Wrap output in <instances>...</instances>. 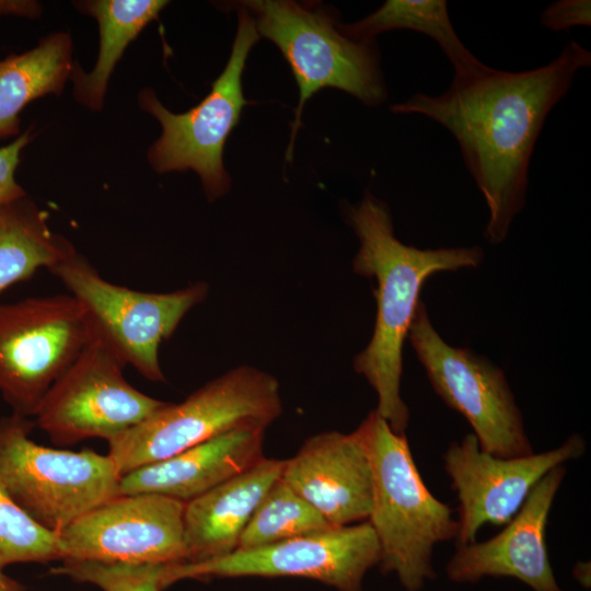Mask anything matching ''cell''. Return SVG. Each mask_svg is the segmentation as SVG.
I'll return each instance as SVG.
<instances>
[{"label": "cell", "mask_w": 591, "mask_h": 591, "mask_svg": "<svg viewBox=\"0 0 591 591\" xmlns=\"http://www.w3.org/2000/svg\"><path fill=\"white\" fill-rule=\"evenodd\" d=\"M590 65L591 53L570 40L545 66L453 77L439 95L418 92L391 106L396 114L426 116L454 137L488 207V243H501L524 207L530 161L544 123L577 72Z\"/></svg>", "instance_id": "obj_1"}, {"label": "cell", "mask_w": 591, "mask_h": 591, "mask_svg": "<svg viewBox=\"0 0 591 591\" xmlns=\"http://www.w3.org/2000/svg\"><path fill=\"white\" fill-rule=\"evenodd\" d=\"M71 39L55 33L33 49L0 59V140L19 134L21 111L46 94H59L73 63Z\"/></svg>", "instance_id": "obj_19"}, {"label": "cell", "mask_w": 591, "mask_h": 591, "mask_svg": "<svg viewBox=\"0 0 591 591\" xmlns=\"http://www.w3.org/2000/svg\"><path fill=\"white\" fill-rule=\"evenodd\" d=\"M541 24L552 31H567L573 26H590V0H559L541 13Z\"/></svg>", "instance_id": "obj_26"}, {"label": "cell", "mask_w": 591, "mask_h": 591, "mask_svg": "<svg viewBox=\"0 0 591 591\" xmlns=\"http://www.w3.org/2000/svg\"><path fill=\"white\" fill-rule=\"evenodd\" d=\"M31 139L32 135L26 131L13 142L0 148V206L26 196L16 183L14 173L20 163L21 151Z\"/></svg>", "instance_id": "obj_27"}, {"label": "cell", "mask_w": 591, "mask_h": 591, "mask_svg": "<svg viewBox=\"0 0 591 591\" xmlns=\"http://www.w3.org/2000/svg\"><path fill=\"white\" fill-rule=\"evenodd\" d=\"M266 429L242 427L120 477L119 495L158 494L187 502L263 457Z\"/></svg>", "instance_id": "obj_17"}, {"label": "cell", "mask_w": 591, "mask_h": 591, "mask_svg": "<svg viewBox=\"0 0 591 591\" xmlns=\"http://www.w3.org/2000/svg\"><path fill=\"white\" fill-rule=\"evenodd\" d=\"M331 526L318 510L279 478L260 500L236 549L265 546Z\"/></svg>", "instance_id": "obj_23"}, {"label": "cell", "mask_w": 591, "mask_h": 591, "mask_svg": "<svg viewBox=\"0 0 591 591\" xmlns=\"http://www.w3.org/2000/svg\"><path fill=\"white\" fill-rule=\"evenodd\" d=\"M339 31L356 42H371L382 32L412 30L432 38L454 68V77L472 78L491 67L477 59L462 43L450 20L444 0H387L376 11Z\"/></svg>", "instance_id": "obj_20"}, {"label": "cell", "mask_w": 591, "mask_h": 591, "mask_svg": "<svg viewBox=\"0 0 591 591\" xmlns=\"http://www.w3.org/2000/svg\"><path fill=\"white\" fill-rule=\"evenodd\" d=\"M61 559L58 534L36 522L0 484V570L12 564Z\"/></svg>", "instance_id": "obj_24"}, {"label": "cell", "mask_w": 591, "mask_h": 591, "mask_svg": "<svg viewBox=\"0 0 591 591\" xmlns=\"http://www.w3.org/2000/svg\"><path fill=\"white\" fill-rule=\"evenodd\" d=\"M0 591H26V586L0 570Z\"/></svg>", "instance_id": "obj_28"}, {"label": "cell", "mask_w": 591, "mask_h": 591, "mask_svg": "<svg viewBox=\"0 0 591 591\" xmlns=\"http://www.w3.org/2000/svg\"><path fill=\"white\" fill-rule=\"evenodd\" d=\"M358 429L371 463L368 522L379 543V564L383 572H395L407 591H419L434 577V545L456 538L457 520L425 485L405 433L394 432L375 409Z\"/></svg>", "instance_id": "obj_3"}, {"label": "cell", "mask_w": 591, "mask_h": 591, "mask_svg": "<svg viewBox=\"0 0 591 591\" xmlns=\"http://www.w3.org/2000/svg\"><path fill=\"white\" fill-rule=\"evenodd\" d=\"M59 567L50 570L65 575L77 582L97 586L103 591H162L164 587L162 564L102 563L93 560L62 559Z\"/></svg>", "instance_id": "obj_25"}, {"label": "cell", "mask_w": 591, "mask_h": 591, "mask_svg": "<svg viewBox=\"0 0 591 591\" xmlns=\"http://www.w3.org/2000/svg\"><path fill=\"white\" fill-rule=\"evenodd\" d=\"M586 441L570 436L556 449L518 457H498L479 448L474 433L450 444L443 464L459 500L456 545L476 541L487 524H507L534 486L553 468L586 452Z\"/></svg>", "instance_id": "obj_14"}, {"label": "cell", "mask_w": 591, "mask_h": 591, "mask_svg": "<svg viewBox=\"0 0 591 591\" xmlns=\"http://www.w3.org/2000/svg\"><path fill=\"white\" fill-rule=\"evenodd\" d=\"M333 526L369 518L372 471L360 430L310 437L285 461L281 477Z\"/></svg>", "instance_id": "obj_16"}, {"label": "cell", "mask_w": 591, "mask_h": 591, "mask_svg": "<svg viewBox=\"0 0 591 591\" xmlns=\"http://www.w3.org/2000/svg\"><path fill=\"white\" fill-rule=\"evenodd\" d=\"M281 412L278 380L242 364L107 440V455L123 476L237 428L266 429Z\"/></svg>", "instance_id": "obj_4"}, {"label": "cell", "mask_w": 591, "mask_h": 591, "mask_svg": "<svg viewBox=\"0 0 591 591\" xmlns=\"http://www.w3.org/2000/svg\"><path fill=\"white\" fill-rule=\"evenodd\" d=\"M50 271L84 309L94 334L126 364L152 382H164L159 347L208 294L206 282L172 292H142L104 279L77 251Z\"/></svg>", "instance_id": "obj_7"}, {"label": "cell", "mask_w": 591, "mask_h": 591, "mask_svg": "<svg viewBox=\"0 0 591 591\" xmlns=\"http://www.w3.org/2000/svg\"><path fill=\"white\" fill-rule=\"evenodd\" d=\"M35 426L15 413L0 418V484L36 522L58 533L119 496L121 476L107 454L34 442L30 434Z\"/></svg>", "instance_id": "obj_5"}, {"label": "cell", "mask_w": 591, "mask_h": 591, "mask_svg": "<svg viewBox=\"0 0 591 591\" xmlns=\"http://www.w3.org/2000/svg\"><path fill=\"white\" fill-rule=\"evenodd\" d=\"M185 503L158 494L114 497L57 533L62 559L185 563Z\"/></svg>", "instance_id": "obj_13"}, {"label": "cell", "mask_w": 591, "mask_h": 591, "mask_svg": "<svg viewBox=\"0 0 591 591\" xmlns=\"http://www.w3.org/2000/svg\"><path fill=\"white\" fill-rule=\"evenodd\" d=\"M125 363L96 335L51 385L35 425L58 445L90 438L109 440L138 425L166 402L135 389Z\"/></svg>", "instance_id": "obj_12"}, {"label": "cell", "mask_w": 591, "mask_h": 591, "mask_svg": "<svg viewBox=\"0 0 591 591\" xmlns=\"http://www.w3.org/2000/svg\"><path fill=\"white\" fill-rule=\"evenodd\" d=\"M74 251L50 231L46 213L26 196L0 206V293L40 268L50 270Z\"/></svg>", "instance_id": "obj_22"}, {"label": "cell", "mask_w": 591, "mask_h": 591, "mask_svg": "<svg viewBox=\"0 0 591 591\" xmlns=\"http://www.w3.org/2000/svg\"><path fill=\"white\" fill-rule=\"evenodd\" d=\"M242 7L253 12L257 33L280 49L299 86L288 158L303 107L321 89H339L369 106L386 100L374 40H352L339 31L332 14L293 1L253 0Z\"/></svg>", "instance_id": "obj_6"}, {"label": "cell", "mask_w": 591, "mask_h": 591, "mask_svg": "<svg viewBox=\"0 0 591 591\" xmlns=\"http://www.w3.org/2000/svg\"><path fill=\"white\" fill-rule=\"evenodd\" d=\"M380 547L370 523L331 526L265 546L198 563L164 567V587L208 577H301L338 591H362V579L379 564Z\"/></svg>", "instance_id": "obj_11"}, {"label": "cell", "mask_w": 591, "mask_h": 591, "mask_svg": "<svg viewBox=\"0 0 591 591\" xmlns=\"http://www.w3.org/2000/svg\"><path fill=\"white\" fill-rule=\"evenodd\" d=\"M94 335L71 294L0 303V394L12 413L34 417L51 385Z\"/></svg>", "instance_id": "obj_8"}, {"label": "cell", "mask_w": 591, "mask_h": 591, "mask_svg": "<svg viewBox=\"0 0 591 591\" xmlns=\"http://www.w3.org/2000/svg\"><path fill=\"white\" fill-rule=\"evenodd\" d=\"M161 0H96L84 1L81 10L93 15L100 28V53L95 68L84 73L73 66L76 99L93 111L103 105L108 79L129 43L166 5Z\"/></svg>", "instance_id": "obj_21"}, {"label": "cell", "mask_w": 591, "mask_h": 591, "mask_svg": "<svg viewBox=\"0 0 591 591\" xmlns=\"http://www.w3.org/2000/svg\"><path fill=\"white\" fill-rule=\"evenodd\" d=\"M565 474L564 465L551 470L500 533L485 542L457 546L447 565L448 577L456 582H475L485 576L511 577L533 591H563L548 560L545 533Z\"/></svg>", "instance_id": "obj_15"}, {"label": "cell", "mask_w": 591, "mask_h": 591, "mask_svg": "<svg viewBox=\"0 0 591 591\" xmlns=\"http://www.w3.org/2000/svg\"><path fill=\"white\" fill-rule=\"evenodd\" d=\"M258 39L254 18L246 9L239 12V25L228 63L212 83L210 93L183 114L166 109L152 90L139 94L143 111L162 126V135L149 150V161L159 173L194 170L209 200L229 189L230 177L222 153L228 136L237 125L247 103L243 96L242 74L250 50Z\"/></svg>", "instance_id": "obj_9"}, {"label": "cell", "mask_w": 591, "mask_h": 591, "mask_svg": "<svg viewBox=\"0 0 591 591\" xmlns=\"http://www.w3.org/2000/svg\"><path fill=\"white\" fill-rule=\"evenodd\" d=\"M285 461L262 457L244 472L187 501L184 510L185 563L234 552L260 500L281 477Z\"/></svg>", "instance_id": "obj_18"}, {"label": "cell", "mask_w": 591, "mask_h": 591, "mask_svg": "<svg viewBox=\"0 0 591 591\" xmlns=\"http://www.w3.org/2000/svg\"><path fill=\"white\" fill-rule=\"evenodd\" d=\"M360 246L352 260L356 274L374 278L376 316L367 347L354 369L378 395V414L396 433H405L409 410L401 396L403 346L420 301L424 283L440 271L475 268L484 258L478 246L417 248L394 234L387 206L366 193L346 211Z\"/></svg>", "instance_id": "obj_2"}, {"label": "cell", "mask_w": 591, "mask_h": 591, "mask_svg": "<svg viewBox=\"0 0 591 591\" xmlns=\"http://www.w3.org/2000/svg\"><path fill=\"white\" fill-rule=\"evenodd\" d=\"M407 338L434 392L470 422L483 451L498 457L534 453L500 368L468 348L445 343L430 322L422 301Z\"/></svg>", "instance_id": "obj_10"}]
</instances>
